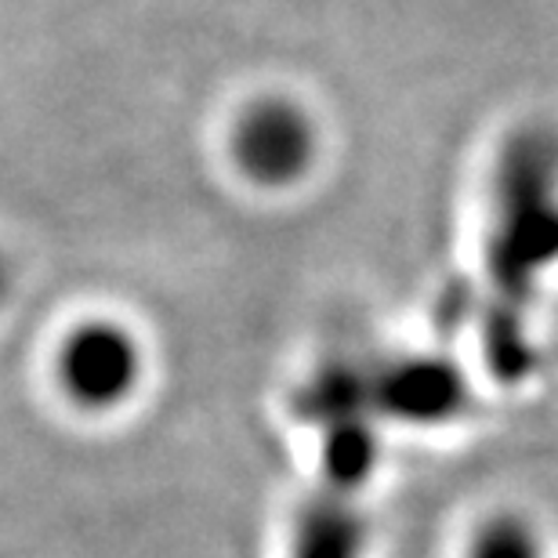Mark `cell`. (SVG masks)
Listing matches in <instances>:
<instances>
[{"instance_id": "4", "label": "cell", "mask_w": 558, "mask_h": 558, "mask_svg": "<svg viewBox=\"0 0 558 558\" xmlns=\"http://www.w3.org/2000/svg\"><path fill=\"white\" fill-rule=\"evenodd\" d=\"M388 392L396 414H407V421H446L468 403L461 377L439 360L403 363L388 381Z\"/></svg>"}, {"instance_id": "2", "label": "cell", "mask_w": 558, "mask_h": 558, "mask_svg": "<svg viewBox=\"0 0 558 558\" xmlns=\"http://www.w3.org/2000/svg\"><path fill=\"white\" fill-rule=\"evenodd\" d=\"M240 174L265 189H290L319 160V128L294 98L265 95L240 109L229 135Z\"/></svg>"}, {"instance_id": "5", "label": "cell", "mask_w": 558, "mask_h": 558, "mask_svg": "<svg viewBox=\"0 0 558 558\" xmlns=\"http://www.w3.org/2000/svg\"><path fill=\"white\" fill-rule=\"evenodd\" d=\"M464 558H544V544L526 519L494 515L475 530Z\"/></svg>"}, {"instance_id": "6", "label": "cell", "mask_w": 558, "mask_h": 558, "mask_svg": "<svg viewBox=\"0 0 558 558\" xmlns=\"http://www.w3.org/2000/svg\"><path fill=\"white\" fill-rule=\"evenodd\" d=\"M301 537H305L301 541V558H355L360 555L363 526L349 511H338V515L316 511Z\"/></svg>"}, {"instance_id": "1", "label": "cell", "mask_w": 558, "mask_h": 558, "mask_svg": "<svg viewBox=\"0 0 558 558\" xmlns=\"http://www.w3.org/2000/svg\"><path fill=\"white\" fill-rule=\"evenodd\" d=\"M486 276L500 294L522 305L558 272V135L526 128L500 145L489 174Z\"/></svg>"}, {"instance_id": "3", "label": "cell", "mask_w": 558, "mask_h": 558, "mask_svg": "<svg viewBox=\"0 0 558 558\" xmlns=\"http://www.w3.org/2000/svg\"><path fill=\"white\" fill-rule=\"evenodd\" d=\"M62 392L84 410L120 407L135 392L142 377V355L135 338L120 323H81L62 338L54 355Z\"/></svg>"}]
</instances>
